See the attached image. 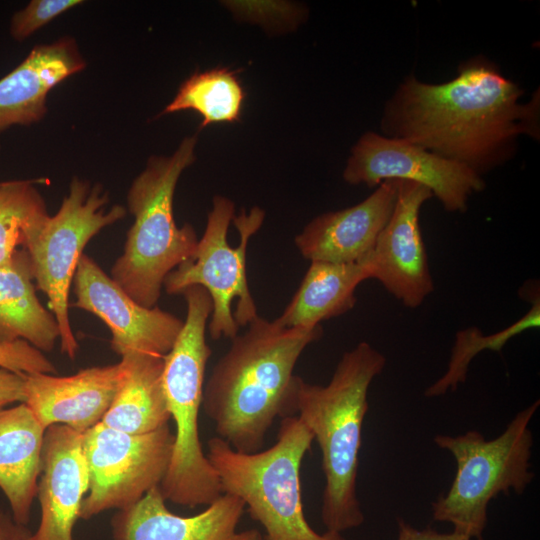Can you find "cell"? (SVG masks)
<instances>
[{
	"instance_id": "cell-1",
	"label": "cell",
	"mask_w": 540,
	"mask_h": 540,
	"mask_svg": "<svg viewBox=\"0 0 540 540\" xmlns=\"http://www.w3.org/2000/svg\"><path fill=\"white\" fill-rule=\"evenodd\" d=\"M523 90L483 56L453 79L426 83L409 75L386 102L382 135L419 145L479 175L510 159L521 135L539 138V93Z\"/></svg>"
},
{
	"instance_id": "cell-2",
	"label": "cell",
	"mask_w": 540,
	"mask_h": 540,
	"mask_svg": "<svg viewBox=\"0 0 540 540\" xmlns=\"http://www.w3.org/2000/svg\"><path fill=\"white\" fill-rule=\"evenodd\" d=\"M322 335L321 325L284 327L258 316L231 339L203 388L202 409L218 437L238 452H258L275 419L293 415L296 363Z\"/></svg>"
},
{
	"instance_id": "cell-3",
	"label": "cell",
	"mask_w": 540,
	"mask_h": 540,
	"mask_svg": "<svg viewBox=\"0 0 540 540\" xmlns=\"http://www.w3.org/2000/svg\"><path fill=\"white\" fill-rule=\"evenodd\" d=\"M385 365V356L363 341L342 355L327 385L298 380L294 413L321 450V519L327 531L342 534L364 522L357 496L362 427L369 387Z\"/></svg>"
},
{
	"instance_id": "cell-4",
	"label": "cell",
	"mask_w": 540,
	"mask_h": 540,
	"mask_svg": "<svg viewBox=\"0 0 540 540\" xmlns=\"http://www.w3.org/2000/svg\"><path fill=\"white\" fill-rule=\"evenodd\" d=\"M196 136L185 138L168 157L153 156L127 195L134 216L111 278L137 303L156 306L166 276L194 254L198 238L191 224L178 227L173 199L182 172L195 160Z\"/></svg>"
},
{
	"instance_id": "cell-5",
	"label": "cell",
	"mask_w": 540,
	"mask_h": 540,
	"mask_svg": "<svg viewBox=\"0 0 540 540\" xmlns=\"http://www.w3.org/2000/svg\"><path fill=\"white\" fill-rule=\"evenodd\" d=\"M181 294L187 305L186 318L173 347L163 356V385L175 433L170 462L159 487L166 501L194 508L207 506L222 494L219 477L199 436L205 370L212 354L205 337L212 300L197 285Z\"/></svg>"
},
{
	"instance_id": "cell-6",
	"label": "cell",
	"mask_w": 540,
	"mask_h": 540,
	"mask_svg": "<svg viewBox=\"0 0 540 540\" xmlns=\"http://www.w3.org/2000/svg\"><path fill=\"white\" fill-rule=\"evenodd\" d=\"M313 435L297 415L283 417L277 440L251 454L233 449L218 436L208 440L207 457L219 477L222 493L239 497L264 540H345L341 533L316 532L304 515L300 469Z\"/></svg>"
},
{
	"instance_id": "cell-7",
	"label": "cell",
	"mask_w": 540,
	"mask_h": 540,
	"mask_svg": "<svg viewBox=\"0 0 540 540\" xmlns=\"http://www.w3.org/2000/svg\"><path fill=\"white\" fill-rule=\"evenodd\" d=\"M539 404L536 400L519 411L493 439L487 440L476 430L433 438L456 464L449 489L431 503L433 521L449 523L453 531L483 540L490 502L502 493L521 495L534 480L530 423Z\"/></svg>"
},
{
	"instance_id": "cell-8",
	"label": "cell",
	"mask_w": 540,
	"mask_h": 540,
	"mask_svg": "<svg viewBox=\"0 0 540 540\" xmlns=\"http://www.w3.org/2000/svg\"><path fill=\"white\" fill-rule=\"evenodd\" d=\"M234 203L214 196L202 237L192 257L172 272L163 283L167 294H181L190 286L203 287L212 300L209 333L212 339H233L240 326L258 317L251 296L246 255L248 242L261 227L265 212L252 207L234 217Z\"/></svg>"
},
{
	"instance_id": "cell-9",
	"label": "cell",
	"mask_w": 540,
	"mask_h": 540,
	"mask_svg": "<svg viewBox=\"0 0 540 540\" xmlns=\"http://www.w3.org/2000/svg\"><path fill=\"white\" fill-rule=\"evenodd\" d=\"M108 203V193L99 184L75 177L57 213L25 248L36 286L48 297L57 321L61 352L72 360L79 345L69 318V294L79 259L97 233L126 215L123 206L107 208Z\"/></svg>"
},
{
	"instance_id": "cell-10",
	"label": "cell",
	"mask_w": 540,
	"mask_h": 540,
	"mask_svg": "<svg viewBox=\"0 0 540 540\" xmlns=\"http://www.w3.org/2000/svg\"><path fill=\"white\" fill-rule=\"evenodd\" d=\"M173 443L169 424L145 434L122 432L102 422L85 431L83 452L89 492L82 502L80 519L129 508L160 486Z\"/></svg>"
},
{
	"instance_id": "cell-11",
	"label": "cell",
	"mask_w": 540,
	"mask_h": 540,
	"mask_svg": "<svg viewBox=\"0 0 540 540\" xmlns=\"http://www.w3.org/2000/svg\"><path fill=\"white\" fill-rule=\"evenodd\" d=\"M343 178L369 187L390 179L413 181L427 187L448 212H465L469 197L485 188L482 176L468 166L371 131L353 146Z\"/></svg>"
},
{
	"instance_id": "cell-12",
	"label": "cell",
	"mask_w": 540,
	"mask_h": 540,
	"mask_svg": "<svg viewBox=\"0 0 540 540\" xmlns=\"http://www.w3.org/2000/svg\"><path fill=\"white\" fill-rule=\"evenodd\" d=\"M72 283L73 306L106 324L111 348L120 356L142 352L163 357L173 347L183 321L156 306L137 303L88 255L80 257Z\"/></svg>"
},
{
	"instance_id": "cell-13",
	"label": "cell",
	"mask_w": 540,
	"mask_h": 540,
	"mask_svg": "<svg viewBox=\"0 0 540 540\" xmlns=\"http://www.w3.org/2000/svg\"><path fill=\"white\" fill-rule=\"evenodd\" d=\"M432 197L422 184L398 180L392 215L368 255L371 278L409 308L420 306L434 290L419 225L420 209Z\"/></svg>"
},
{
	"instance_id": "cell-14",
	"label": "cell",
	"mask_w": 540,
	"mask_h": 540,
	"mask_svg": "<svg viewBox=\"0 0 540 540\" xmlns=\"http://www.w3.org/2000/svg\"><path fill=\"white\" fill-rule=\"evenodd\" d=\"M245 503L222 493L193 516H180L166 506L160 487L111 519L113 540H264L256 529L238 531Z\"/></svg>"
},
{
	"instance_id": "cell-15",
	"label": "cell",
	"mask_w": 540,
	"mask_h": 540,
	"mask_svg": "<svg viewBox=\"0 0 540 540\" xmlns=\"http://www.w3.org/2000/svg\"><path fill=\"white\" fill-rule=\"evenodd\" d=\"M88 490L83 433L65 425L48 427L37 489L41 516L32 540H75L73 529Z\"/></svg>"
},
{
	"instance_id": "cell-16",
	"label": "cell",
	"mask_w": 540,
	"mask_h": 540,
	"mask_svg": "<svg viewBox=\"0 0 540 540\" xmlns=\"http://www.w3.org/2000/svg\"><path fill=\"white\" fill-rule=\"evenodd\" d=\"M124 376V364L82 369L69 376L26 375L25 401L44 428L65 425L84 433L100 423Z\"/></svg>"
},
{
	"instance_id": "cell-17",
	"label": "cell",
	"mask_w": 540,
	"mask_h": 540,
	"mask_svg": "<svg viewBox=\"0 0 540 540\" xmlns=\"http://www.w3.org/2000/svg\"><path fill=\"white\" fill-rule=\"evenodd\" d=\"M397 192L398 180H385L362 202L317 216L295 237L296 247L311 262L364 260L392 215Z\"/></svg>"
},
{
	"instance_id": "cell-18",
	"label": "cell",
	"mask_w": 540,
	"mask_h": 540,
	"mask_svg": "<svg viewBox=\"0 0 540 540\" xmlns=\"http://www.w3.org/2000/svg\"><path fill=\"white\" fill-rule=\"evenodd\" d=\"M84 67L72 38L35 46L21 64L0 79V132L41 120L50 90Z\"/></svg>"
},
{
	"instance_id": "cell-19",
	"label": "cell",
	"mask_w": 540,
	"mask_h": 540,
	"mask_svg": "<svg viewBox=\"0 0 540 540\" xmlns=\"http://www.w3.org/2000/svg\"><path fill=\"white\" fill-rule=\"evenodd\" d=\"M45 431L24 402L0 410V489L13 519L23 525L37 496Z\"/></svg>"
},
{
	"instance_id": "cell-20",
	"label": "cell",
	"mask_w": 540,
	"mask_h": 540,
	"mask_svg": "<svg viewBox=\"0 0 540 540\" xmlns=\"http://www.w3.org/2000/svg\"><path fill=\"white\" fill-rule=\"evenodd\" d=\"M368 256L354 263L311 262L301 284L276 322L284 327H315L351 310L355 290L371 278Z\"/></svg>"
},
{
	"instance_id": "cell-21",
	"label": "cell",
	"mask_w": 540,
	"mask_h": 540,
	"mask_svg": "<svg viewBox=\"0 0 540 540\" xmlns=\"http://www.w3.org/2000/svg\"><path fill=\"white\" fill-rule=\"evenodd\" d=\"M121 361L124 376L101 422L130 434L149 433L169 424L163 357L130 352L121 356Z\"/></svg>"
},
{
	"instance_id": "cell-22",
	"label": "cell",
	"mask_w": 540,
	"mask_h": 540,
	"mask_svg": "<svg viewBox=\"0 0 540 540\" xmlns=\"http://www.w3.org/2000/svg\"><path fill=\"white\" fill-rule=\"evenodd\" d=\"M33 280L25 249L17 250L11 262L0 267V344L24 340L50 352L60 332L52 312L40 303Z\"/></svg>"
},
{
	"instance_id": "cell-23",
	"label": "cell",
	"mask_w": 540,
	"mask_h": 540,
	"mask_svg": "<svg viewBox=\"0 0 540 540\" xmlns=\"http://www.w3.org/2000/svg\"><path fill=\"white\" fill-rule=\"evenodd\" d=\"M245 98L237 71L221 67L196 72L179 87L160 115L193 110L202 117L201 127L240 119Z\"/></svg>"
},
{
	"instance_id": "cell-24",
	"label": "cell",
	"mask_w": 540,
	"mask_h": 540,
	"mask_svg": "<svg viewBox=\"0 0 540 540\" xmlns=\"http://www.w3.org/2000/svg\"><path fill=\"white\" fill-rule=\"evenodd\" d=\"M45 181L0 182V267L11 262L18 246L25 249L47 222L46 204L36 188Z\"/></svg>"
},
{
	"instance_id": "cell-25",
	"label": "cell",
	"mask_w": 540,
	"mask_h": 540,
	"mask_svg": "<svg viewBox=\"0 0 540 540\" xmlns=\"http://www.w3.org/2000/svg\"><path fill=\"white\" fill-rule=\"evenodd\" d=\"M540 326V300L535 294L530 310L516 322L494 334L484 335L473 326L460 330L455 335L450 360L445 373L426 388V397H439L455 391L465 382L470 362L480 352L491 350L500 352L509 339L525 330Z\"/></svg>"
},
{
	"instance_id": "cell-26",
	"label": "cell",
	"mask_w": 540,
	"mask_h": 540,
	"mask_svg": "<svg viewBox=\"0 0 540 540\" xmlns=\"http://www.w3.org/2000/svg\"><path fill=\"white\" fill-rule=\"evenodd\" d=\"M81 3V0H32L13 15L10 33L14 39L22 41L58 15Z\"/></svg>"
},
{
	"instance_id": "cell-27",
	"label": "cell",
	"mask_w": 540,
	"mask_h": 540,
	"mask_svg": "<svg viewBox=\"0 0 540 540\" xmlns=\"http://www.w3.org/2000/svg\"><path fill=\"white\" fill-rule=\"evenodd\" d=\"M0 367L21 374L56 373L43 352L24 340L0 344Z\"/></svg>"
},
{
	"instance_id": "cell-28",
	"label": "cell",
	"mask_w": 540,
	"mask_h": 540,
	"mask_svg": "<svg viewBox=\"0 0 540 540\" xmlns=\"http://www.w3.org/2000/svg\"><path fill=\"white\" fill-rule=\"evenodd\" d=\"M25 381L26 374L0 367V410L25 401Z\"/></svg>"
},
{
	"instance_id": "cell-29",
	"label": "cell",
	"mask_w": 540,
	"mask_h": 540,
	"mask_svg": "<svg viewBox=\"0 0 540 540\" xmlns=\"http://www.w3.org/2000/svg\"><path fill=\"white\" fill-rule=\"evenodd\" d=\"M397 540H475L466 535L451 532H438L431 528L418 529L405 521L397 519Z\"/></svg>"
},
{
	"instance_id": "cell-30",
	"label": "cell",
	"mask_w": 540,
	"mask_h": 540,
	"mask_svg": "<svg viewBox=\"0 0 540 540\" xmlns=\"http://www.w3.org/2000/svg\"><path fill=\"white\" fill-rule=\"evenodd\" d=\"M27 525L16 522L12 515L0 509V540H32Z\"/></svg>"
}]
</instances>
